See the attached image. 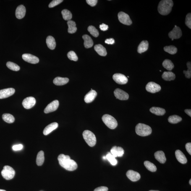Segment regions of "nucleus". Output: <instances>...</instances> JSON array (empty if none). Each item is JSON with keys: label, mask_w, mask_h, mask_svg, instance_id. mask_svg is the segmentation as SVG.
Here are the masks:
<instances>
[{"label": "nucleus", "mask_w": 191, "mask_h": 191, "mask_svg": "<svg viewBox=\"0 0 191 191\" xmlns=\"http://www.w3.org/2000/svg\"><path fill=\"white\" fill-rule=\"evenodd\" d=\"M84 139L89 146H94L96 143V138L94 134L89 130L84 131L82 134Z\"/></svg>", "instance_id": "4"}, {"label": "nucleus", "mask_w": 191, "mask_h": 191, "mask_svg": "<svg viewBox=\"0 0 191 191\" xmlns=\"http://www.w3.org/2000/svg\"><path fill=\"white\" fill-rule=\"evenodd\" d=\"M44 161V152L40 151L37 154L36 159L37 164L38 166H42Z\"/></svg>", "instance_id": "31"}, {"label": "nucleus", "mask_w": 191, "mask_h": 191, "mask_svg": "<svg viewBox=\"0 0 191 191\" xmlns=\"http://www.w3.org/2000/svg\"><path fill=\"white\" fill-rule=\"evenodd\" d=\"M150 111L153 114L158 116H163L166 113L165 109L158 107H153L150 108Z\"/></svg>", "instance_id": "27"}, {"label": "nucleus", "mask_w": 191, "mask_h": 191, "mask_svg": "<svg viewBox=\"0 0 191 191\" xmlns=\"http://www.w3.org/2000/svg\"><path fill=\"white\" fill-rule=\"evenodd\" d=\"M149 191H158V190H150Z\"/></svg>", "instance_id": "54"}, {"label": "nucleus", "mask_w": 191, "mask_h": 191, "mask_svg": "<svg viewBox=\"0 0 191 191\" xmlns=\"http://www.w3.org/2000/svg\"><path fill=\"white\" fill-rule=\"evenodd\" d=\"M86 1L89 5L91 6H94L96 5L98 1L97 0H87Z\"/></svg>", "instance_id": "45"}, {"label": "nucleus", "mask_w": 191, "mask_h": 191, "mask_svg": "<svg viewBox=\"0 0 191 191\" xmlns=\"http://www.w3.org/2000/svg\"><path fill=\"white\" fill-rule=\"evenodd\" d=\"M36 103V100L33 97L26 98L22 102V105L26 109H30L33 107Z\"/></svg>", "instance_id": "11"}, {"label": "nucleus", "mask_w": 191, "mask_h": 191, "mask_svg": "<svg viewBox=\"0 0 191 191\" xmlns=\"http://www.w3.org/2000/svg\"><path fill=\"white\" fill-rule=\"evenodd\" d=\"M67 57L71 60L77 61L78 60V57L73 51H71L68 53Z\"/></svg>", "instance_id": "42"}, {"label": "nucleus", "mask_w": 191, "mask_h": 191, "mask_svg": "<svg viewBox=\"0 0 191 191\" xmlns=\"http://www.w3.org/2000/svg\"><path fill=\"white\" fill-rule=\"evenodd\" d=\"M82 38L84 40V45L85 48H89L93 46V40L89 35H84L82 36Z\"/></svg>", "instance_id": "25"}, {"label": "nucleus", "mask_w": 191, "mask_h": 191, "mask_svg": "<svg viewBox=\"0 0 191 191\" xmlns=\"http://www.w3.org/2000/svg\"><path fill=\"white\" fill-rule=\"evenodd\" d=\"M118 19L121 23L127 25H130L132 24V21L128 15L123 12H120L118 14Z\"/></svg>", "instance_id": "7"}, {"label": "nucleus", "mask_w": 191, "mask_h": 191, "mask_svg": "<svg viewBox=\"0 0 191 191\" xmlns=\"http://www.w3.org/2000/svg\"><path fill=\"white\" fill-rule=\"evenodd\" d=\"M59 105V101L57 100H54L46 106L44 109V112L47 114L55 111L57 109Z\"/></svg>", "instance_id": "14"}, {"label": "nucleus", "mask_w": 191, "mask_h": 191, "mask_svg": "<svg viewBox=\"0 0 191 191\" xmlns=\"http://www.w3.org/2000/svg\"><path fill=\"white\" fill-rule=\"evenodd\" d=\"M163 67L167 69V70L171 71L172 70L174 67L173 63L169 60H165L163 63Z\"/></svg>", "instance_id": "32"}, {"label": "nucleus", "mask_w": 191, "mask_h": 191, "mask_svg": "<svg viewBox=\"0 0 191 191\" xmlns=\"http://www.w3.org/2000/svg\"><path fill=\"white\" fill-rule=\"evenodd\" d=\"M175 155L178 161L182 164H185L187 162V159L185 155L179 150L175 152Z\"/></svg>", "instance_id": "21"}, {"label": "nucleus", "mask_w": 191, "mask_h": 191, "mask_svg": "<svg viewBox=\"0 0 191 191\" xmlns=\"http://www.w3.org/2000/svg\"><path fill=\"white\" fill-rule=\"evenodd\" d=\"M136 133L141 136H146L151 134L152 129L148 125L145 124L139 123L136 127Z\"/></svg>", "instance_id": "3"}, {"label": "nucleus", "mask_w": 191, "mask_h": 191, "mask_svg": "<svg viewBox=\"0 0 191 191\" xmlns=\"http://www.w3.org/2000/svg\"><path fill=\"white\" fill-rule=\"evenodd\" d=\"M108 189L107 187L102 186V187L97 188L95 189L94 191H108Z\"/></svg>", "instance_id": "47"}, {"label": "nucleus", "mask_w": 191, "mask_h": 191, "mask_svg": "<svg viewBox=\"0 0 191 191\" xmlns=\"http://www.w3.org/2000/svg\"><path fill=\"white\" fill-rule=\"evenodd\" d=\"M22 58L26 62L31 64H37L39 61V59L37 57L29 53H25L23 55Z\"/></svg>", "instance_id": "12"}, {"label": "nucleus", "mask_w": 191, "mask_h": 191, "mask_svg": "<svg viewBox=\"0 0 191 191\" xmlns=\"http://www.w3.org/2000/svg\"><path fill=\"white\" fill-rule=\"evenodd\" d=\"M22 145L20 144V145H14L12 147L13 150H15V151H17V150H21L23 148Z\"/></svg>", "instance_id": "46"}, {"label": "nucleus", "mask_w": 191, "mask_h": 191, "mask_svg": "<svg viewBox=\"0 0 191 191\" xmlns=\"http://www.w3.org/2000/svg\"><path fill=\"white\" fill-rule=\"evenodd\" d=\"M164 50L166 52H167L171 55L176 54L177 51V48L175 46H173V45L164 47Z\"/></svg>", "instance_id": "37"}, {"label": "nucleus", "mask_w": 191, "mask_h": 191, "mask_svg": "<svg viewBox=\"0 0 191 191\" xmlns=\"http://www.w3.org/2000/svg\"><path fill=\"white\" fill-rule=\"evenodd\" d=\"M127 176L129 179L133 182H136L140 179V174L137 172L129 170L127 173Z\"/></svg>", "instance_id": "16"}, {"label": "nucleus", "mask_w": 191, "mask_h": 191, "mask_svg": "<svg viewBox=\"0 0 191 191\" xmlns=\"http://www.w3.org/2000/svg\"><path fill=\"white\" fill-rule=\"evenodd\" d=\"M3 119L5 122L8 123H12L14 122L15 121V118L14 116L10 114L6 113L3 115Z\"/></svg>", "instance_id": "34"}, {"label": "nucleus", "mask_w": 191, "mask_h": 191, "mask_svg": "<svg viewBox=\"0 0 191 191\" xmlns=\"http://www.w3.org/2000/svg\"><path fill=\"white\" fill-rule=\"evenodd\" d=\"M182 35V32L179 27L175 26L172 30L169 32V36L172 39H178L180 38Z\"/></svg>", "instance_id": "10"}, {"label": "nucleus", "mask_w": 191, "mask_h": 191, "mask_svg": "<svg viewBox=\"0 0 191 191\" xmlns=\"http://www.w3.org/2000/svg\"><path fill=\"white\" fill-rule=\"evenodd\" d=\"M185 23L186 26L190 29H191V14L189 13L186 16Z\"/></svg>", "instance_id": "43"}, {"label": "nucleus", "mask_w": 191, "mask_h": 191, "mask_svg": "<svg viewBox=\"0 0 191 191\" xmlns=\"http://www.w3.org/2000/svg\"><path fill=\"white\" fill-rule=\"evenodd\" d=\"M60 165L68 171H73L77 169V163L74 160L71 159L69 155L60 154L58 157Z\"/></svg>", "instance_id": "1"}, {"label": "nucleus", "mask_w": 191, "mask_h": 191, "mask_svg": "<svg viewBox=\"0 0 191 191\" xmlns=\"http://www.w3.org/2000/svg\"><path fill=\"white\" fill-rule=\"evenodd\" d=\"M127 77H128V78H129V76H128Z\"/></svg>", "instance_id": "55"}, {"label": "nucleus", "mask_w": 191, "mask_h": 191, "mask_svg": "<svg viewBox=\"0 0 191 191\" xmlns=\"http://www.w3.org/2000/svg\"><path fill=\"white\" fill-rule=\"evenodd\" d=\"M63 1V0H54L51 1V2L50 3L49 5H48V7L50 8H52L55 7L57 6L58 5L60 4L61 3H62Z\"/></svg>", "instance_id": "44"}, {"label": "nucleus", "mask_w": 191, "mask_h": 191, "mask_svg": "<svg viewBox=\"0 0 191 191\" xmlns=\"http://www.w3.org/2000/svg\"><path fill=\"white\" fill-rule=\"evenodd\" d=\"M0 191H6L4 190H3V189H0Z\"/></svg>", "instance_id": "53"}, {"label": "nucleus", "mask_w": 191, "mask_h": 191, "mask_svg": "<svg viewBox=\"0 0 191 191\" xmlns=\"http://www.w3.org/2000/svg\"><path fill=\"white\" fill-rule=\"evenodd\" d=\"M62 13L63 19L65 20L70 21L72 19V15L70 11L67 9H64L62 11Z\"/></svg>", "instance_id": "35"}, {"label": "nucleus", "mask_w": 191, "mask_h": 191, "mask_svg": "<svg viewBox=\"0 0 191 191\" xmlns=\"http://www.w3.org/2000/svg\"><path fill=\"white\" fill-rule=\"evenodd\" d=\"M46 43L48 48L51 50H54L56 47V43L55 40L53 37L51 36H48L46 38Z\"/></svg>", "instance_id": "28"}, {"label": "nucleus", "mask_w": 191, "mask_h": 191, "mask_svg": "<svg viewBox=\"0 0 191 191\" xmlns=\"http://www.w3.org/2000/svg\"><path fill=\"white\" fill-rule=\"evenodd\" d=\"M189 184H190V185H191V179H190V180L189 181Z\"/></svg>", "instance_id": "52"}, {"label": "nucleus", "mask_w": 191, "mask_h": 191, "mask_svg": "<svg viewBox=\"0 0 191 191\" xmlns=\"http://www.w3.org/2000/svg\"><path fill=\"white\" fill-rule=\"evenodd\" d=\"M111 153L115 158L122 157L124 154V150L122 147L115 146L111 149Z\"/></svg>", "instance_id": "17"}, {"label": "nucleus", "mask_w": 191, "mask_h": 191, "mask_svg": "<svg viewBox=\"0 0 191 191\" xmlns=\"http://www.w3.org/2000/svg\"><path fill=\"white\" fill-rule=\"evenodd\" d=\"M144 165L148 170L152 172H154L156 171L157 168L154 164L150 162L146 161L144 162Z\"/></svg>", "instance_id": "36"}, {"label": "nucleus", "mask_w": 191, "mask_h": 191, "mask_svg": "<svg viewBox=\"0 0 191 191\" xmlns=\"http://www.w3.org/2000/svg\"><path fill=\"white\" fill-rule=\"evenodd\" d=\"M6 66L10 70L18 71L20 70V67L17 64L11 62H8L6 63Z\"/></svg>", "instance_id": "39"}, {"label": "nucleus", "mask_w": 191, "mask_h": 191, "mask_svg": "<svg viewBox=\"0 0 191 191\" xmlns=\"http://www.w3.org/2000/svg\"><path fill=\"white\" fill-rule=\"evenodd\" d=\"M145 88L147 91L152 93H157L161 89V87L160 85L153 82H148Z\"/></svg>", "instance_id": "9"}, {"label": "nucleus", "mask_w": 191, "mask_h": 191, "mask_svg": "<svg viewBox=\"0 0 191 191\" xmlns=\"http://www.w3.org/2000/svg\"><path fill=\"white\" fill-rule=\"evenodd\" d=\"M113 78L116 83L119 84H125L128 82V79L126 76L120 73H116L113 76Z\"/></svg>", "instance_id": "8"}, {"label": "nucleus", "mask_w": 191, "mask_h": 191, "mask_svg": "<svg viewBox=\"0 0 191 191\" xmlns=\"http://www.w3.org/2000/svg\"><path fill=\"white\" fill-rule=\"evenodd\" d=\"M187 114L191 117V110L190 109H186L184 111Z\"/></svg>", "instance_id": "51"}, {"label": "nucleus", "mask_w": 191, "mask_h": 191, "mask_svg": "<svg viewBox=\"0 0 191 191\" xmlns=\"http://www.w3.org/2000/svg\"><path fill=\"white\" fill-rule=\"evenodd\" d=\"M114 94L116 98L120 100H127L129 98L128 94L120 89H116L114 91Z\"/></svg>", "instance_id": "13"}, {"label": "nucleus", "mask_w": 191, "mask_h": 191, "mask_svg": "<svg viewBox=\"0 0 191 191\" xmlns=\"http://www.w3.org/2000/svg\"><path fill=\"white\" fill-rule=\"evenodd\" d=\"M69 81V79L67 78L57 77L53 80V83L56 85H63L67 84Z\"/></svg>", "instance_id": "23"}, {"label": "nucleus", "mask_w": 191, "mask_h": 191, "mask_svg": "<svg viewBox=\"0 0 191 191\" xmlns=\"http://www.w3.org/2000/svg\"><path fill=\"white\" fill-rule=\"evenodd\" d=\"M105 43L108 44H113L115 43V40L114 39H107L105 40Z\"/></svg>", "instance_id": "50"}, {"label": "nucleus", "mask_w": 191, "mask_h": 191, "mask_svg": "<svg viewBox=\"0 0 191 191\" xmlns=\"http://www.w3.org/2000/svg\"><path fill=\"white\" fill-rule=\"evenodd\" d=\"M67 24L69 27L68 32L70 34L75 33L77 30L75 22L73 21L70 20L68 21Z\"/></svg>", "instance_id": "30"}, {"label": "nucleus", "mask_w": 191, "mask_h": 191, "mask_svg": "<svg viewBox=\"0 0 191 191\" xmlns=\"http://www.w3.org/2000/svg\"><path fill=\"white\" fill-rule=\"evenodd\" d=\"M106 159L109 161L110 163L113 166H115L117 164L118 162L116 158L111 154V153H108L106 156Z\"/></svg>", "instance_id": "38"}, {"label": "nucleus", "mask_w": 191, "mask_h": 191, "mask_svg": "<svg viewBox=\"0 0 191 191\" xmlns=\"http://www.w3.org/2000/svg\"><path fill=\"white\" fill-rule=\"evenodd\" d=\"M185 148L186 150L190 155H191V143H188L186 144Z\"/></svg>", "instance_id": "48"}, {"label": "nucleus", "mask_w": 191, "mask_h": 191, "mask_svg": "<svg viewBox=\"0 0 191 191\" xmlns=\"http://www.w3.org/2000/svg\"><path fill=\"white\" fill-rule=\"evenodd\" d=\"M154 156L156 159L160 163H164L166 162V158L164 152L162 151H158L155 152Z\"/></svg>", "instance_id": "22"}, {"label": "nucleus", "mask_w": 191, "mask_h": 191, "mask_svg": "<svg viewBox=\"0 0 191 191\" xmlns=\"http://www.w3.org/2000/svg\"><path fill=\"white\" fill-rule=\"evenodd\" d=\"M149 47V43L147 40H143L139 45L137 49V51L139 53H142L145 52L148 50Z\"/></svg>", "instance_id": "26"}, {"label": "nucleus", "mask_w": 191, "mask_h": 191, "mask_svg": "<svg viewBox=\"0 0 191 191\" xmlns=\"http://www.w3.org/2000/svg\"><path fill=\"white\" fill-rule=\"evenodd\" d=\"M187 71H184L183 73L185 74L186 78L190 79L191 77V64L190 62L187 63Z\"/></svg>", "instance_id": "41"}, {"label": "nucleus", "mask_w": 191, "mask_h": 191, "mask_svg": "<svg viewBox=\"0 0 191 191\" xmlns=\"http://www.w3.org/2000/svg\"><path fill=\"white\" fill-rule=\"evenodd\" d=\"M58 124L57 123L55 122L48 125L45 127L43 131V134L45 135H47L48 134L51 133L55 129L58 127Z\"/></svg>", "instance_id": "20"}, {"label": "nucleus", "mask_w": 191, "mask_h": 191, "mask_svg": "<svg viewBox=\"0 0 191 191\" xmlns=\"http://www.w3.org/2000/svg\"><path fill=\"white\" fill-rule=\"evenodd\" d=\"M94 49L100 55L105 56L107 55V52L106 48L101 44H98L95 45Z\"/></svg>", "instance_id": "24"}, {"label": "nucleus", "mask_w": 191, "mask_h": 191, "mask_svg": "<svg viewBox=\"0 0 191 191\" xmlns=\"http://www.w3.org/2000/svg\"><path fill=\"white\" fill-rule=\"evenodd\" d=\"M88 31L90 33L95 37H97L99 35V32L98 30L93 26H89L87 28Z\"/></svg>", "instance_id": "40"}, {"label": "nucleus", "mask_w": 191, "mask_h": 191, "mask_svg": "<svg viewBox=\"0 0 191 191\" xmlns=\"http://www.w3.org/2000/svg\"><path fill=\"white\" fill-rule=\"evenodd\" d=\"M100 28L102 31H106L108 30V26L104 24H102L101 25H100Z\"/></svg>", "instance_id": "49"}, {"label": "nucleus", "mask_w": 191, "mask_h": 191, "mask_svg": "<svg viewBox=\"0 0 191 191\" xmlns=\"http://www.w3.org/2000/svg\"><path fill=\"white\" fill-rule=\"evenodd\" d=\"M174 3L171 0L161 1L158 5V12L161 15H167L171 12Z\"/></svg>", "instance_id": "2"}, {"label": "nucleus", "mask_w": 191, "mask_h": 191, "mask_svg": "<svg viewBox=\"0 0 191 191\" xmlns=\"http://www.w3.org/2000/svg\"><path fill=\"white\" fill-rule=\"evenodd\" d=\"M102 120L105 125L109 129H114L117 127L118 122L115 118L109 114H105Z\"/></svg>", "instance_id": "5"}, {"label": "nucleus", "mask_w": 191, "mask_h": 191, "mask_svg": "<svg viewBox=\"0 0 191 191\" xmlns=\"http://www.w3.org/2000/svg\"><path fill=\"white\" fill-rule=\"evenodd\" d=\"M162 77L165 80L170 81L174 80L176 78V75L174 73L171 72H163Z\"/></svg>", "instance_id": "29"}, {"label": "nucleus", "mask_w": 191, "mask_h": 191, "mask_svg": "<svg viewBox=\"0 0 191 191\" xmlns=\"http://www.w3.org/2000/svg\"><path fill=\"white\" fill-rule=\"evenodd\" d=\"M168 120L169 122L170 123L175 124L182 121V118L180 116L177 115H172L169 116Z\"/></svg>", "instance_id": "33"}, {"label": "nucleus", "mask_w": 191, "mask_h": 191, "mask_svg": "<svg viewBox=\"0 0 191 191\" xmlns=\"http://www.w3.org/2000/svg\"><path fill=\"white\" fill-rule=\"evenodd\" d=\"M26 12V8L23 5L18 6L15 12L16 17L19 19L23 18L25 17Z\"/></svg>", "instance_id": "18"}, {"label": "nucleus", "mask_w": 191, "mask_h": 191, "mask_svg": "<svg viewBox=\"0 0 191 191\" xmlns=\"http://www.w3.org/2000/svg\"><path fill=\"white\" fill-rule=\"evenodd\" d=\"M15 93V90L9 88L0 90V99L5 98L11 96Z\"/></svg>", "instance_id": "15"}, {"label": "nucleus", "mask_w": 191, "mask_h": 191, "mask_svg": "<svg viewBox=\"0 0 191 191\" xmlns=\"http://www.w3.org/2000/svg\"><path fill=\"white\" fill-rule=\"evenodd\" d=\"M1 174L4 179L6 180H9L14 177L15 172L14 170L11 167L5 166L4 167L1 171Z\"/></svg>", "instance_id": "6"}, {"label": "nucleus", "mask_w": 191, "mask_h": 191, "mask_svg": "<svg viewBox=\"0 0 191 191\" xmlns=\"http://www.w3.org/2000/svg\"><path fill=\"white\" fill-rule=\"evenodd\" d=\"M97 95V93L95 90H91L84 97V101L86 103H90L93 102Z\"/></svg>", "instance_id": "19"}]
</instances>
